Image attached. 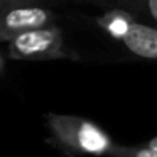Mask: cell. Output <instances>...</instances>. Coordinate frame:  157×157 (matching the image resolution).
Segmentation results:
<instances>
[{
    "instance_id": "1",
    "label": "cell",
    "mask_w": 157,
    "mask_h": 157,
    "mask_svg": "<svg viewBox=\"0 0 157 157\" xmlns=\"http://www.w3.org/2000/svg\"><path fill=\"white\" fill-rule=\"evenodd\" d=\"M68 22L83 31H91L103 41L120 48L132 58L157 63V24L122 7L105 10H78Z\"/></svg>"
},
{
    "instance_id": "2",
    "label": "cell",
    "mask_w": 157,
    "mask_h": 157,
    "mask_svg": "<svg viewBox=\"0 0 157 157\" xmlns=\"http://www.w3.org/2000/svg\"><path fill=\"white\" fill-rule=\"evenodd\" d=\"M46 125L52 144L69 157H110L117 145L106 130L85 117L48 113Z\"/></svg>"
},
{
    "instance_id": "3",
    "label": "cell",
    "mask_w": 157,
    "mask_h": 157,
    "mask_svg": "<svg viewBox=\"0 0 157 157\" xmlns=\"http://www.w3.org/2000/svg\"><path fill=\"white\" fill-rule=\"evenodd\" d=\"M68 19V17H66ZM7 44V56L17 61H56L81 59V52L68 36V24H56L42 29H32Z\"/></svg>"
},
{
    "instance_id": "4",
    "label": "cell",
    "mask_w": 157,
    "mask_h": 157,
    "mask_svg": "<svg viewBox=\"0 0 157 157\" xmlns=\"http://www.w3.org/2000/svg\"><path fill=\"white\" fill-rule=\"evenodd\" d=\"M68 9H61L46 2H17L0 12V42L24 34L32 29L63 24L68 17Z\"/></svg>"
},
{
    "instance_id": "5",
    "label": "cell",
    "mask_w": 157,
    "mask_h": 157,
    "mask_svg": "<svg viewBox=\"0 0 157 157\" xmlns=\"http://www.w3.org/2000/svg\"><path fill=\"white\" fill-rule=\"evenodd\" d=\"M115 5L157 24V0H115Z\"/></svg>"
},
{
    "instance_id": "6",
    "label": "cell",
    "mask_w": 157,
    "mask_h": 157,
    "mask_svg": "<svg viewBox=\"0 0 157 157\" xmlns=\"http://www.w3.org/2000/svg\"><path fill=\"white\" fill-rule=\"evenodd\" d=\"M110 157H157V150L145 145H115Z\"/></svg>"
},
{
    "instance_id": "7",
    "label": "cell",
    "mask_w": 157,
    "mask_h": 157,
    "mask_svg": "<svg viewBox=\"0 0 157 157\" xmlns=\"http://www.w3.org/2000/svg\"><path fill=\"white\" fill-rule=\"evenodd\" d=\"M61 7H78L88 9V10H105V9L115 7V0H54Z\"/></svg>"
},
{
    "instance_id": "8",
    "label": "cell",
    "mask_w": 157,
    "mask_h": 157,
    "mask_svg": "<svg viewBox=\"0 0 157 157\" xmlns=\"http://www.w3.org/2000/svg\"><path fill=\"white\" fill-rule=\"evenodd\" d=\"M17 2H25V0H0V12L5 10V9L9 7V5L17 4ZM32 2H46V4H51V5H56V7H61V5L56 4L54 0H32ZM61 9H66V7H61Z\"/></svg>"
},
{
    "instance_id": "9",
    "label": "cell",
    "mask_w": 157,
    "mask_h": 157,
    "mask_svg": "<svg viewBox=\"0 0 157 157\" xmlns=\"http://www.w3.org/2000/svg\"><path fill=\"white\" fill-rule=\"evenodd\" d=\"M145 145H149V147H152V149H155V150H157V135H155V137H152V139H150L149 142L145 144Z\"/></svg>"
}]
</instances>
